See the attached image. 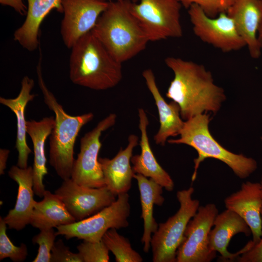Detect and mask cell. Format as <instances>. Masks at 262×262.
Returning <instances> with one entry per match:
<instances>
[{
  "label": "cell",
  "instance_id": "1f68e13d",
  "mask_svg": "<svg viewBox=\"0 0 262 262\" xmlns=\"http://www.w3.org/2000/svg\"><path fill=\"white\" fill-rule=\"evenodd\" d=\"M235 261L239 262H262V236L258 243L241 254Z\"/></svg>",
  "mask_w": 262,
  "mask_h": 262
},
{
  "label": "cell",
  "instance_id": "d6a6232c",
  "mask_svg": "<svg viewBox=\"0 0 262 262\" xmlns=\"http://www.w3.org/2000/svg\"><path fill=\"white\" fill-rule=\"evenodd\" d=\"M0 3L4 6L11 7L20 15L26 14L27 7L23 0H0Z\"/></svg>",
  "mask_w": 262,
  "mask_h": 262
},
{
  "label": "cell",
  "instance_id": "52a82bcc",
  "mask_svg": "<svg viewBox=\"0 0 262 262\" xmlns=\"http://www.w3.org/2000/svg\"><path fill=\"white\" fill-rule=\"evenodd\" d=\"M181 6L177 0H139L131 10L149 42H154L182 36Z\"/></svg>",
  "mask_w": 262,
  "mask_h": 262
},
{
  "label": "cell",
  "instance_id": "8992f818",
  "mask_svg": "<svg viewBox=\"0 0 262 262\" xmlns=\"http://www.w3.org/2000/svg\"><path fill=\"white\" fill-rule=\"evenodd\" d=\"M194 192L193 187L177 192L179 209L165 222L160 223L152 234L150 245L153 262H176L177 251L183 241L187 224L200 206L199 200L192 197Z\"/></svg>",
  "mask_w": 262,
  "mask_h": 262
},
{
  "label": "cell",
  "instance_id": "8fae6325",
  "mask_svg": "<svg viewBox=\"0 0 262 262\" xmlns=\"http://www.w3.org/2000/svg\"><path fill=\"white\" fill-rule=\"evenodd\" d=\"M188 14L194 34L202 42L223 52L239 50L246 47L232 19L227 13L211 17L193 4L188 9Z\"/></svg>",
  "mask_w": 262,
  "mask_h": 262
},
{
  "label": "cell",
  "instance_id": "4fadbf2b",
  "mask_svg": "<svg viewBox=\"0 0 262 262\" xmlns=\"http://www.w3.org/2000/svg\"><path fill=\"white\" fill-rule=\"evenodd\" d=\"M108 3L102 0H62L64 16L60 32L68 49L93 30Z\"/></svg>",
  "mask_w": 262,
  "mask_h": 262
},
{
  "label": "cell",
  "instance_id": "30bf717a",
  "mask_svg": "<svg viewBox=\"0 0 262 262\" xmlns=\"http://www.w3.org/2000/svg\"><path fill=\"white\" fill-rule=\"evenodd\" d=\"M218 214L214 204L199 207L187 224L177 251L176 262H210L215 258L216 252L210 246L209 234Z\"/></svg>",
  "mask_w": 262,
  "mask_h": 262
},
{
  "label": "cell",
  "instance_id": "9c48e42d",
  "mask_svg": "<svg viewBox=\"0 0 262 262\" xmlns=\"http://www.w3.org/2000/svg\"><path fill=\"white\" fill-rule=\"evenodd\" d=\"M116 119V115L110 114L81 139L80 152L71 175V179L79 185L92 188L105 186L98 157L102 146L100 137L103 131L115 124Z\"/></svg>",
  "mask_w": 262,
  "mask_h": 262
},
{
  "label": "cell",
  "instance_id": "f1b7e54d",
  "mask_svg": "<svg viewBox=\"0 0 262 262\" xmlns=\"http://www.w3.org/2000/svg\"><path fill=\"white\" fill-rule=\"evenodd\" d=\"M56 236L53 228H50L40 230L33 237V243L39 246L38 253L33 262H50L51 252Z\"/></svg>",
  "mask_w": 262,
  "mask_h": 262
},
{
  "label": "cell",
  "instance_id": "ffe728a7",
  "mask_svg": "<svg viewBox=\"0 0 262 262\" xmlns=\"http://www.w3.org/2000/svg\"><path fill=\"white\" fill-rule=\"evenodd\" d=\"M147 88L150 92L157 106L160 121V128L153 137L157 145L164 146L169 137L180 134L184 122L180 114V107L174 101L167 103L158 89L155 77L151 69H147L142 72Z\"/></svg>",
  "mask_w": 262,
  "mask_h": 262
},
{
  "label": "cell",
  "instance_id": "f546056e",
  "mask_svg": "<svg viewBox=\"0 0 262 262\" xmlns=\"http://www.w3.org/2000/svg\"><path fill=\"white\" fill-rule=\"evenodd\" d=\"M184 8L188 9L192 5L199 7L209 17H215L220 14L227 13L234 0H177Z\"/></svg>",
  "mask_w": 262,
  "mask_h": 262
},
{
  "label": "cell",
  "instance_id": "cb8c5ba5",
  "mask_svg": "<svg viewBox=\"0 0 262 262\" xmlns=\"http://www.w3.org/2000/svg\"><path fill=\"white\" fill-rule=\"evenodd\" d=\"M133 178L137 181L141 205V218L144 221L141 242L144 245V251L148 253L151 248L152 235L159 226L153 216L154 206L163 205L164 201L162 195L163 187L152 179H148L140 174H134Z\"/></svg>",
  "mask_w": 262,
  "mask_h": 262
},
{
  "label": "cell",
  "instance_id": "484cf974",
  "mask_svg": "<svg viewBox=\"0 0 262 262\" xmlns=\"http://www.w3.org/2000/svg\"><path fill=\"white\" fill-rule=\"evenodd\" d=\"M102 241L114 255L116 262L143 261L139 253L132 248L129 239L119 234L115 228L108 229L103 235Z\"/></svg>",
  "mask_w": 262,
  "mask_h": 262
},
{
  "label": "cell",
  "instance_id": "277c9868",
  "mask_svg": "<svg viewBox=\"0 0 262 262\" xmlns=\"http://www.w3.org/2000/svg\"><path fill=\"white\" fill-rule=\"evenodd\" d=\"M41 62V55L36 67L38 85L45 104L55 116V126L49 138V162L57 175L66 180L71 178L77 137L82 127L93 119L94 115L91 112L76 116L67 114L46 86Z\"/></svg>",
  "mask_w": 262,
  "mask_h": 262
},
{
  "label": "cell",
  "instance_id": "d590c367",
  "mask_svg": "<svg viewBox=\"0 0 262 262\" xmlns=\"http://www.w3.org/2000/svg\"><path fill=\"white\" fill-rule=\"evenodd\" d=\"M261 184V187H262V177L261 178V181L260 182ZM261 215H262V210H261Z\"/></svg>",
  "mask_w": 262,
  "mask_h": 262
},
{
  "label": "cell",
  "instance_id": "83f0119b",
  "mask_svg": "<svg viewBox=\"0 0 262 262\" xmlns=\"http://www.w3.org/2000/svg\"><path fill=\"white\" fill-rule=\"evenodd\" d=\"M82 262H108L109 250L102 240L97 242L83 241L77 247Z\"/></svg>",
  "mask_w": 262,
  "mask_h": 262
},
{
  "label": "cell",
  "instance_id": "d6986e66",
  "mask_svg": "<svg viewBox=\"0 0 262 262\" xmlns=\"http://www.w3.org/2000/svg\"><path fill=\"white\" fill-rule=\"evenodd\" d=\"M139 128L141 132V153L132 156L131 162L135 174H140L152 179L168 191L174 188V183L169 174L157 161L151 150L147 133L149 124L147 115L143 108L138 109Z\"/></svg>",
  "mask_w": 262,
  "mask_h": 262
},
{
  "label": "cell",
  "instance_id": "d4e9b609",
  "mask_svg": "<svg viewBox=\"0 0 262 262\" xmlns=\"http://www.w3.org/2000/svg\"><path fill=\"white\" fill-rule=\"evenodd\" d=\"M43 198L35 201L30 224L40 230L76 222L59 196L46 190Z\"/></svg>",
  "mask_w": 262,
  "mask_h": 262
},
{
  "label": "cell",
  "instance_id": "9a60e30c",
  "mask_svg": "<svg viewBox=\"0 0 262 262\" xmlns=\"http://www.w3.org/2000/svg\"><path fill=\"white\" fill-rule=\"evenodd\" d=\"M227 13L245 42L250 56L259 58L262 49L258 35L262 26V0H234Z\"/></svg>",
  "mask_w": 262,
  "mask_h": 262
},
{
  "label": "cell",
  "instance_id": "7c38bea8",
  "mask_svg": "<svg viewBox=\"0 0 262 262\" xmlns=\"http://www.w3.org/2000/svg\"><path fill=\"white\" fill-rule=\"evenodd\" d=\"M76 221L88 217L111 205L116 198L106 186L92 188L76 183L71 178L63 180L55 191Z\"/></svg>",
  "mask_w": 262,
  "mask_h": 262
},
{
  "label": "cell",
  "instance_id": "6da1fadb",
  "mask_svg": "<svg viewBox=\"0 0 262 262\" xmlns=\"http://www.w3.org/2000/svg\"><path fill=\"white\" fill-rule=\"evenodd\" d=\"M164 62L174 75L166 96L178 104L182 119L219 110L226 100L224 90L214 83L212 73L203 65L171 56Z\"/></svg>",
  "mask_w": 262,
  "mask_h": 262
},
{
  "label": "cell",
  "instance_id": "ac0fdd59",
  "mask_svg": "<svg viewBox=\"0 0 262 262\" xmlns=\"http://www.w3.org/2000/svg\"><path fill=\"white\" fill-rule=\"evenodd\" d=\"M138 144V137L130 134L127 146L123 149L121 148L114 158H98L105 186L116 196L128 193L131 187L135 173L130 164L131 159Z\"/></svg>",
  "mask_w": 262,
  "mask_h": 262
},
{
  "label": "cell",
  "instance_id": "603a6c76",
  "mask_svg": "<svg viewBox=\"0 0 262 262\" xmlns=\"http://www.w3.org/2000/svg\"><path fill=\"white\" fill-rule=\"evenodd\" d=\"M55 126V118L45 117L39 121H27V132L33 146L34 160L33 166V189L34 194L43 197L46 191L43 179L48 174L46 166L45 143Z\"/></svg>",
  "mask_w": 262,
  "mask_h": 262
},
{
  "label": "cell",
  "instance_id": "836d02e7",
  "mask_svg": "<svg viewBox=\"0 0 262 262\" xmlns=\"http://www.w3.org/2000/svg\"><path fill=\"white\" fill-rule=\"evenodd\" d=\"M10 152V150L7 149L0 148V174L1 175L4 174Z\"/></svg>",
  "mask_w": 262,
  "mask_h": 262
},
{
  "label": "cell",
  "instance_id": "3957f363",
  "mask_svg": "<svg viewBox=\"0 0 262 262\" xmlns=\"http://www.w3.org/2000/svg\"><path fill=\"white\" fill-rule=\"evenodd\" d=\"M69 78L74 84L95 90L117 85L122 78V64L117 61L92 31L71 48Z\"/></svg>",
  "mask_w": 262,
  "mask_h": 262
},
{
  "label": "cell",
  "instance_id": "4dcf8cb0",
  "mask_svg": "<svg viewBox=\"0 0 262 262\" xmlns=\"http://www.w3.org/2000/svg\"><path fill=\"white\" fill-rule=\"evenodd\" d=\"M51 262H82V259L78 252H72L69 247L59 239L55 242L51 252Z\"/></svg>",
  "mask_w": 262,
  "mask_h": 262
},
{
  "label": "cell",
  "instance_id": "44dd1931",
  "mask_svg": "<svg viewBox=\"0 0 262 262\" xmlns=\"http://www.w3.org/2000/svg\"><path fill=\"white\" fill-rule=\"evenodd\" d=\"M62 0H27L26 18L14 33V39L24 49L32 51L39 46L42 22L53 9L63 13Z\"/></svg>",
  "mask_w": 262,
  "mask_h": 262
},
{
  "label": "cell",
  "instance_id": "e575fe53",
  "mask_svg": "<svg viewBox=\"0 0 262 262\" xmlns=\"http://www.w3.org/2000/svg\"><path fill=\"white\" fill-rule=\"evenodd\" d=\"M102 0L109 2V1H114L115 0ZM131 0L134 2H137L139 1V0Z\"/></svg>",
  "mask_w": 262,
  "mask_h": 262
},
{
  "label": "cell",
  "instance_id": "2e32d148",
  "mask_svg": "<svg viewBox=\"0 0 262 262\" xmlns=\"http://www.w3.org/2000/svg\"><path fill=\"white\" fill-rule=\"evenodd\" d=\"M213 226L214 228L211 230L209 234L210 245L213 250L220 254V261L234 262L237 257L248 249L247 244L234 253L229 252L227 249L231 239L235 235L242 233L246 236H249L251 234L247 224L235 212L226 209L218 213Z\"/></svg>",
  "mask_w": 262,
  "mask_h": 262
},
{
  "label": "cell",
  "instance_id": "e0dca14e",
  "mask_svg": "<svg viewBox=\"0 0 262 262\" xmlns=\"http://www.w3.org/2000/svg\"><path fill=\"white\" fill-rule=\"evenodd\" d=\"M8 174L17 183L18 193L14 208L3 218L9 229L20 230L30 224L35 202L33 167L22 168L13 165Z\"/></svg>",
  "mask_w": 262,
  "mask_h": 262
},
{
  "label": "cell",
  "instance_id": "ba28073f",
  "mask_svg": "<svg viewBox=\"0 0 262 262\" xmlns=\"http://www.w3.org/2000/svg\"><path fill=\"white\" fill-rule=\"evenodd\" d=\"M131 212L129 196L119 194L110 206L83 220L56 228V235H63L67 239L77 238L92 242L100 241L109 229H119L129 226Z\"/></svg>",
  "mask_w": 262,
  "mask_h": 262
},
{
  "label": "cell",
  "instance_id": "5b68a950",
  "mask_svg": "<svg viewBox=\"0 0 262 262\" xmlns=\"http://www.w3.org/2000/svg\"><path fill=\"white\" fill-rule=\"evenodd\" d=\"M210 121L208 115H197L184 122L179 138L167 140L170 144L188 145L197 151V157L194 160L195 165L192 181L196 179L200 163L207 158L222 161L241 179L249 177L257 168L256 161L243 154L232 153L220 145L210 131Z\"/></svg>",
  "mask_w": 262,
  "mask_h": 262
},
{
  "label": "cell",
  "instance_id": "7a4b0ae2",
  "mask_svg": "<svg viewBox=\"0 0 262 262\" xmlns=\"http://www.w3.org/2000/svg\"><path fill=\"white\" fill-rule=\"evenodd\" d=\"M131 0L109 1L91 31L111 55L122 64L135 57L149 42L131 10Z\"/></svg>",
  "mask_w": 262,
  "mask_h": 262
},
{
  "label": "cell",
  "instance_id": "4316f807",
  "mask_svg": "<svg viewBox=\"0 0 262 262\" xmlns=\"http://www.w3.org/2000/svg\"><path fill=\"white\" fill-rule=\"evenodd\" d=\"M7 225L3 218L0 217V260L9 258L15 262H23L28 255L26 244L22 243L20 246L14 245L6 233Z\"/></svg>",
  "mask_w": 262,
  "mask_h": 262
},
{
  "label": "cell",
  "instance_id": "5bb4252c",
  "mask_svg": "<svg viewBox=\"0 0 262 262\" xmlns=\"http://www.w3.org/2000/svg\"><path fill=\"white\" fill-rule=\"evenodd\" d=\"M226 209L239 214L249 227L252 235L253 246L262 236V189L260 182L247 181L238 191L224 200Z\"/></svg>",
  "mask_w": 262,
  "mask_h": 262
},
{
  "label": "cell",
  "instance_id": "7402d4cb",
  "mask_svg": "<svg viewBox=\"0 0 262 262\" xmlns=\"http://www.w3.org/2000/svg\"><path fill=\"white\" fill-rule=\"evenodd\" d=\"M34 85L33 79L24 76L21 82V88L18 96L14 98L0 97V103L9 108L16 118V147L18 152L16 165L25 168L28 166L29 155L31 149L27 143V121L25 117V109L27 104L32 101L35 95L31 93Z\"/></svg>",
  "mask_w": 262,
  "mask_h": 262
}]
</instances>
